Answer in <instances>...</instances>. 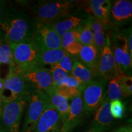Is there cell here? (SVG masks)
Masks as SVG:
<instances>
[{"instance_id":"cell-35","label":"cell","mask_w":132,"mask_h":132,"mask_svg":"<svg viewBox=\"0 0 132 132\" xmlns=\"http://www.w3.org/2000/svg\"><path fill=\"white\" fill-rule=\"evenodd\" d=\"M127 42V46L128 50H129L130 55L132 56V35H131V28L128 29L127 34L125 35Z\"/></svg>"},{"instance_id":"cell-4","label":"cell","mask_w":132,"mask_h":132,"mask_svg":"<svg viewBox=\"0 0 132 132\" xmlns=\"http://www.w3.org/2000/svg\"><path fill=\"white\" fill-rule=\"evenodd\" d=\"M49 108H52V105L47 94L40 90L33 92L24 110V116L20 132H32L41 115Z\"/></svg>"},{"instance_id":"cell-22","label":"cell","mask_w":132,"mask_h":132,"mask_svg":"<svg viewBox=\"0 0 132 132\" xmlns=\"http://www.w3.org/2000/svg\"><path fill=\"white\" fill-rule=\"evenodd\" d=\"M70 75L78 80L85 87L95 79V76L91 71L78 61V60L74 64Z\"/></svg>"},{"instance_id":"cell-7","label":"cell","mask_w":132,"mask_h":132,"mask_svg":"<svg viewBox=\"0 0 132 132\" xmlns=\"http://www.w3.org/2000/svg\"><path fill=\"white\" fill-rule=\"evenodd\" d=\"M107 82L104 78L98 77L84 88L81 97L85 114L94 113L105 100Z\"/></svg>"},{"instance_id":"cell-14","label":"cell","mask_w":132,"mask_h":132,"mask_svg":"<svg viewBox=\"0 0 132 132\" xmlns=\"http://www.w3.org/2000/svg\"><path fill=\"white\" fill-rule=\"evenodd\" d=\"M62 122L58 113L53 108L45 110L32 132H60Z\"/></svg>"},{"instance_id":"cell-21","label":"cell","mask_w":132,"mask_h":132,"mask_svg":"<svg viewBox=\"0 0 132 132\" xmlns=\"http://www.w3.org/2000/svg\"><path fill=\"white\" fill-rule=\"evenodd\" d=\"M48 97L52 108L56 110L58 113L62 123L67 118L70 110V104L69 103V100L57 94L56 90L50 94Z\"/></svg>"},{"instance_id":"cell-1","label":"cell","mask_w":132,"mask_h":132,"mask_svg":"<svg viewBox=\"0 0 132 132\" xmlns=\"http://www.w3.org/2000/svg\"><path fill=\"white\" fill-rule=\"evenodd\" d=\"M35 23L26 12L10 9L0 20V32L9 43L30 42Z\"/></svg>"},{"instance_id":"cell-37","label":"cell","mask_w":132,"mask_h":132,"mask_svg":"<svg viewBox=\"0 0 132 132\" xmlns=\"http://www.w3.org/2000/svg\"><path fill=\"white\" fill-rule=\"evenodd\" d=\"M4 89V79L0 76V99L3 100V92Z\"/></svg>"},{"instance_id":"cell-15","label":"cell","mask_w":132,"mask_h":132,"mask_svg":"<svg viewBox=\"0 0 132 132\" xmlns=\"http://www.w3.org/2000/svg\"><path fill=\"white\" fill-rule=\"evenodd\" d=\"M100 53L94 45H82L77 56L78 61L92 72L95 78H98V64Z\"/></svg>"},{"instance_id":"cell-23","label":"cell","mask_w":132,"mask_h":132,"mask_svg":"<svg viewBox=\"0 0 132 132\" xmlns=\"http://www.w3.org/2000/svg\"><path fill=\"white\" fill-rule=\"evenodd\" d=\"M6 64L9 67L15 66L12 50L9 42L0 32V65Z\"/></svg>"},{"instance_id":"cell-19","label":"cell","mask_w":132,"mask_h":132,"mask_svg":"<svg viewBox=\"0 0 132 132\" xmlns=\"http://www.w3.org/2000/svg\"><path fill=\"white\" fill-rule=\"evenodd\" d=\"M87 19L90 23L93 35V45L100 53L106 44L109 36L106 34L105 28L101 23L92 16H89Z\"/></svg>"},{"instance_id":"cell-9","label":"cell","mask_w":132,"mask_h":132,"mask_svg":"<svg viewBox=\"0 0 132 132\" xmlns=\"http://www.w3.org/2000/svg\"><path fill=\"white\" fill-rule=\"evenodd\" d=\"M31 41L39 51L62 48L61 37L50 24L36 22Z\"/></svg>"},{"instance_id":"cell-3","label":"cell","mask_w":132,"mask_h":132,"mask_svg":"<svg viewBox=\"0 0 132 132\" xmlns=\"http://www.w3.org/2000/svg\"><path fill=\"white\" fill-rule=\"evenodd\" d=\"M31 95L5 103L0 116V132H20L24 110Z\"/></svg>"},{"instance_id":"cell-33","label":"cell","mask_w":132,"mask_h":132,"mask_svg":"<svg viewBox=\"0 0 132 132\" xmlns=\"http://www.w3.org/2000/svg\"><path fill=\"white\" fill-rule=\"evenodd\" d=\"M82 46V45L80 42L77 41V42H74L72 44H69L67 47H66L64 50L67 53L77 56L80 53Z\"/></svg>"},{"instance_id":"cell-25","label":"cell","mask_w":132,"mask_h":132,"mask_svg":"<svg viewBox=\"0 0 132 132\" xmlns=\"http://www.w3.org/2000/svg\"><path fill=\"white\" fill-rule=\"evenodd\" d=\"M106 91V98H108L110 101L121 100L123 98L121 89L116 78H113L109 81L107 85Z\"/></svg>"},{"instance_id":"cell-27","label":"cell","mask_w":132,"mask_h":132,"mask_svg":"<svg viewBox=\"0 0 132 132\" xmlns=\"http://www.w3.org/2000/svg\"><path fill=\"white\" fill-rule=\"evenodd\" d=\"M50 70L52 74L53 84L56 89L63 85L64 81L69 75V74L66 73L65 71L61 69L56 64L50 66Z\"/></svg>"},{"instance_id":"cell-29","label":"cell","mask_w":132,"mask_h":132,"mask_svg":"<svg viewBox=\"0 0 132 132\" xmlns=\"http://www.w3.org/2000/svg\"><path fill=\"white\" fill-rule=\"evenodd\" d=\"M110 113L114 119H121L125 115V106L121 100H116L110 102Z\"/></svg>"},{"instance_id":"cell-28","label":"cell","mask_w":132,"mask_h":132,"mask_svg":"<svg viewBox=\"0 0 132 132\" xmlns=\"http://www.w3.org/2000/svg\"><path fill=\"white\" fill-rule=\"evenodd\" d=\"M56 92L61 96L68 100H73L74 98L81 94L82 93V92L78 89L65 85H62L60 87H57L56 89Z\"/></svg>"},{"instance_id":"cell-24","label":"cell","mask_w":132,"mask_h":132,"mask_svg":"<svg viewBox=\"0 0 132 132\" xmlns=\"http://www.w3.org/2000/svg\"><path fill=\"white\" fill-rule=\"evenodd\" d=\"M78 42L82 45H93V35L88 19L78 28Z\"/></svg>"},{"instance_id":"cell-17","label":"cell","mask_w":132,"mask_h":132,"mask_svg":"<svg viewBox=\"0 0 132 132\" xmlns=\"http://www.w3.org/2000/svg\"><path fill=\"white\" fill-rule=\"evenodd\" d=\"M87 9L93 15L94 18L104 26L108 28L110 22V13L111 1L110 0H90L86 1Z\"/></svg>"},{"instance_id":"cell-30","label":"cell","mask_w":132,"mask_h":132,"mask_svg":"<svg viewBox=\"0 0 132 132\" xmlns=\"http://www.w3.org/2000/svg\"><path fill=\"white\" fill-rule=\"evenodd\" d=\"M77 61H78L77 56L66 53L64 56L59 61L58 63L56 64V65L65 71L67 74L70 75L74 64Z\"/></svg>"},{"instance_id":"cell-11","label":"cell","mask_w":132,"mask_h":132,"mask_svg":"<svg viewBox=\"0 0 132 132\" xmlns=\"http://www.w3.org/2000/svg\"><path fill=\"white\" fill-rule=\"evenodd\" d=\"M122 73L117 67L113 51L111 47L110 37L108 36L106 44L100 53L98 64V77H102L107 81L116 78Z\"/></svg>"},{"instance_id":"cell-32","label":"cell","mask_w":132,"mask_h":132,"mask_svg":"<svg viewBox=\"0 0 132 132\" xmlns=\"http://www.w3.org/2000/svg\"><path fill=\"white\" fill-rule=\"evenodd\" d=\"M62 85L75 87V88L78 89L80 90L81 92H82L84 88H85V86H84L78 80H77V79L74 78V77H72L71 75H69L67 76V77L66 78L65 80L64 81L63 85Z\"/></svg>"},{"instance_id":"cell-18","label":"cell","mask_w":132,"mask_h":132,"mask_svg":"<svg viewBox=\"0 0 132 132\" xmlns=\"http://www.w3.org/2000/svg\"><path fill=\"white\" fill-rule=\"evenodd\" d=\"M86 20L87 19H85L82 16L70 14L50 25L61 37L65 33L78 29L85 23Z\"/></svg>"},{"instance_id":"cell-20","label":"cell","mask_w":132,"mask_h":132,"mask_svg":"<svg viewBox=\"0 0 132 132\" xmlns=\"http://www.w3.org/2000/svg\"><path fill=\"white\" fill-rule=\"evenodd\" d=\"M66 54L65 50L61 48L58 49L47 50L39 51V67H45V65L52 66L56 64Z\"/></svg>"},{"instance_id":"cell-34","label":"cell","mask_w":132,"mask_h":132,"mask_svg":"<svg viewBox=\"0 0 132 132\" xmlns=\"http://www.w3.org/2000/svg\"><path fill=\"white\" fill-rule=\"evenodd\" d=\"M9 9L6 1H0V20L7 14Z\"/></svg>"},{"instance_id":"cell-38","label":"cell","mask_w":132,"mask_h":132,"mask_svg":"<svg viewBox=\"0 0 132 132\" xmlns=\"http://www.w3.org/2000/svg\"><path fill=\"white\" fill-rule=\"evenodd\" d=\"M4 102H3L2 100H1V99H0V116H1V113H2L3 107H4Z\"/></svg>"},{"instance_id":"cell-13","label":"cell","mask_w":132,"mask_h":132,"mask_svg":"<svg viewBox=\"0 0 132 132\" xmlns=\"http://www.w3.org/2000/svg\"><path fill=\"white\" fill-rule=\"evenodd\" d=\"M85 114L82 97L80 94L72 100L68 116L62 123L60 132L72 131L81 122Z\"/></svg>"},{"instance_id":"cell-16","label":"cell","mask_w":132,"mask_h":132,"mask_svg":"<svg viewBox=\"0 0 132 132\" xmlns=\"http://www.w3.org/2000/svg\"><path fill=\"white\" fill-rule=\"evenodd\" d=\"M110 102L106 97L103 103L95 110L94 118L90 128L105 132L110 128L114 121V118L110 113Z\"/></svg>"},{"instance_id":"cell-2","label":"cell","mask_w":132,"mask_h":132,"mask_svg":"<svg viewBox=\"0 0 132 132\" xmlns=\"http://www.w3.org/2000/svg\"><path fill=\"white\" fill-rule=\"evenodd\" d=\"M78 1L71 0L37 1L32 7L34 21L36 23L50 24L72 14Z\"/></svg>"},{"instance_id":"cell-10","label":"cell","mask_w":132,"mask_h":132,"mask_svg":"<svg viewBox=\"0 0 132 132\" xmlns=\"http://www.w3.org/2000/svg\"><path fill=\"white\" fill-rule=\"evenodd\" d=\"M111 47L117 67L123 73H129L132 67V56L128 50L125 34L115 32L110 39Z\"/></svg>"},{"instance_id":"cell-12","label":"cell","mask_w":132,"mask_h":132,"mask_svg":"<svg viewBox=\"0 0 132 132\" xmlns=\"http://www.w3.org/2000/svg\"><path fill=\"white\" fill-rule=\"evenodd\" d=\"M132 17V3L129 0L111 1L110 13L111 26L120 27L129 23Z\"/></svg>"},{"instance_id":"cell-5","label":"cell","mask_w":132,"mask_h":132,"mask_svg":"<svg viewBox=\"0 0 132 132\" xmlns=\"http://www.w3.org/2000/svg\"><path fill=\"white\" fill-rule=\"evenodd\" d=\"M36 90L20 75L15 67H9L7 75L4 79L2 97L4 103L19 97L31 95Z\"/></svg>"},{"instance_id":"cell-6","label":"cell","mask_w":132,"mask_h":132,"mask_svg":"<svg viewBox=\"0 0 132 132\" xmlns=\"http://www.w3.org/2000/svg\"><path fill=\"white\" fill-rule=\"evenodd\" d=\"M9 44L12 50L15 66L18 70L21 71L39 67V50L32 41Z\"/></svg>"},{"instance_id":"cell-36","label":"cell","mask_w":132,"mask_h":132,"mask_svg":"<svg viewBox=\"0 0 132 132\" xmlns=\"http://www.w3.org/2000/svg\"><path fill=\"white\" fill-rule=\"evenodd\" d=\"M111 132H132V127L131 125H125V126L120 127L117 129H116Z\"/></svg>"},{"instance_id":"cell-39","label":"cell","mask_w":132,"mask_h":132,"mask_svg":"<svg viewBox=\"0 0 132 132\" xmlns=\"http://www.w3.org/2000/svg\"><path fill=\"white\" fill-rule=\"evenodd\" d=\"M87 132H105L103 131H100V130H97V129H92V128H90L89 131H87Z\"/></svg>"},{"instance_id":"cell-8","label":"cell","mask_w":132,"mask_h":132,"mask_svg":"<svg viewBox=\"0 0 132 132\" xmlns=\"http://www.w3.org/2000/svg\"><path fill=\"white\" fill-rule=\"evenodd\" d=\"M19 72L36 90L44 92L48 95L56 90L52 74L49 69L36 67Z\"/></svg>"},{"instance_id":"cell-31","label":"cell","mask_w":132,"mask_h":132,"mask_svg":"<svg viewBox=\"0 0 132 132\" xmlns=\"http://www.w3.org/2000/svg\"><path fill=\"white\" fill-rule=\"evenodd\" d=\"M78 42V29L69 31L61 37V47L64 50L69 44L74 42Z\"/></svg>"},{"instance_id":"cell-26","label":"cell","mask_w":132,"mask_h":132,"mask_svg":"<svg viewBox=\"0 0 132 132\" xmlns=\"http://www.w3.org/2000/svg\"><path fill=\"white\" fill-rule=\"evenodd\" d=\"M121 89L123 98L130 97L132 94V77L131 75L122 74L116 78Z\"/></svg>"}]
</instances>
